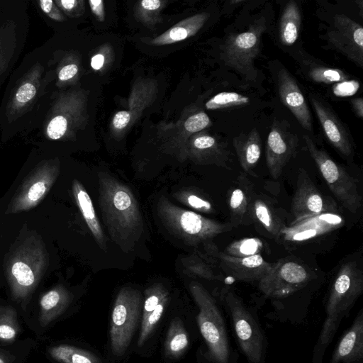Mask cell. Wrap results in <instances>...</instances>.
Instances as JSON below:
<instances>
[{"instance_id": "cell-21", "label": "cell", "mask_w": 363, "mask_h": 363, "mask_svg": "<svg viewBox=\"0 0 363 363\" xmlns=\"http://www.w3.org/2000/svg\"><path fill=\"white\" fill-rule=\"evenodd\" d=\"M253 194L250 184L245 181L232 187L228 192V204L230 223L233 227L249 225L252 222V202Z\"/></svg>"}, {"instance_id": "cell-19", "label": "cell", "mask_w": 363, "mask_h": 363, "mask_svg": "<svg viewBox=\"0 0 363 363\" xmlns=\"http://www.w3.org/2000/svg\"><path fill=\"white\" fill-rule=\"evenodd\" d=\"M310 99L326 138L340 153L350 156L353 152L349 135L333 111L314 96Z\"/></svg>"}, {"instance_id": "cell-15", "label": "cell", "mask_w": 363, "mask_h": 363, "mask_svg": "<svg viewBox=\"0 0 363 363\" xmlns=\"http://www.w3.org/2000/svg\"><path fill=\"white\" fill-rule=\"evenodd\" d=\"M291 209L295 218L294 221L320 215L336 212L333 203L329 202L320 192L303 169H300Z\"/></svg>"}, {"instance_id": "cell-22", "label": "cell", "mask_w": 363, "mask_h": 363, "mask_svg": "<svg viewBox=\"0 0 363 363\" xmlns=\"http://www.w3.org/2000/svg\"><path fill=\"white\" fill-rule=\"evenodd\" d=\"M251 211L252 222L262 227L272 238H281V231L286 225L267 198L261 195L254 196Z\"/></svg>"}, {"instance_id": "cell-2", "label": "cell", "mask_w": 363, "mask_h": 363, "mask_svg": "<svg viewBox=\"0 0 363 363\" xmlns=\"http://www.w3.org/2000/svg\"><path fill=\"white\" fill-rule=\"evenodd\" d=\"M363 290V275L355 262L344 263L338 269L328 297L326 318L314 350L317 360L332 342L342 320L347 315Z\"/></svg>"}, {"instance_id": "cell-3", "label": "cell", "mask_w": 363, "mask_h": 363, "mask_svg": "<svg viewBox=\"0 0 363 363\" xmlns=\"http://www.w3.org/2000/svg\"><path fill=\"white\" fill-rule=\"evenodd\" d=\"M48 253L40 237L29 234L16 242L6 262V277L17 297L28 294L48 265Z\"/></svg>"}, {"instance_id": "cell-7", "label": "cell", "mask_w": 363, "mask_h": 363, "mask_svg": "<svg viewBox=\"0 0 363 363\" xmlns=\"http://www.w3.org/2000/svg\"><path fill=\"white\" fill-rule=\"evenodd\" d=\"M223 300L227 306L240 347L249 363H263L264 337L255 317L234 291L225 289Z\"/></svg>"}, {"instance_id": "cell-12", "label": "cell", "mask_w": 363, "mask_h": 363, "mask_svg": "<svg viewBox=\"0 0 363 363\" xmlns=\"http://www.w3.org/2000/svg\"><path fill=\"white\" fill-rule=\"evenodd\" d=\"M298 138L285 121H274L266 143V162L270 174L278 179L295 153Z\"/></svg>"}, {"instance_id": "cell-31", "label": "cell", "mask_w": 363, "mask_h": 363, "mask_svg": "<svg viewBox=\"0 0 363 363\" xmlns=\"http://www.w3.org/2000/svg\"><path fill=\"white\" fill-rule=\"evenodd\" d=\"M263 248L262 242L257 238H245L230 243L223 252L237 257L259 255Z\"/></svg>"}, {"instance_id": "cell-40", "label": "cell", "mask_w": 363, "mask_h": 363, "mask_svg": "<svg viewBox=\"0 0 363 363\" xmlns=\"http://www.w3.org/2000/svg\"><path fill=\"white\" fill-rule=\"evenodd\" d=\"M78 72V67L75 64H68L63 66L58 72L60 81L65 82L73 78Z\"/></svg>"}, {"instance_id": "cell-28", "label": "cell", "mask_w": 363, "mask_h": 363, "mask_svg": "<svg viewBox=\"0 0 363 363\" xmlns=\"http://www.w3.org/2000/svg\"><path fill=\"white\" fill-rule=\"evenodd\" d=\"M301 16L299 8L294 1L288 2L284 9L279 24V35L283 44H294L299 34Z\"/></svg>"}, {"instance_id": "cell-45", "label": "cell", "mask_w": 363, "mask_h": 363, "mask_svg": "<svg viewBox=\"0 0 363 363\" xmlns=\"http://www.w3.org/2000/svg\"><path fill=\"white\" fill-rule=\"evenodd\" d=\"M55 2L66 12H69L73 10L78 4V1L76 0H60Z\"/></svg>"}, {"instance_id": "cell-37", "label": "cell", "mask_w": 363, "mask_h": 363, "mask_svg": "<svg viewBox=\"0 0 363 363\" xmlns=\"http://www.w3.org/2000/svg\"><path fill=\"white\" fill-rule=\"evenodd\" d=\"M359 83L354 79H347L334 84L333 94L337 96H350L357 93Z\"/></svg>"}, {"instance_id": "cell-8", "label": "cell", "mask_w": 363, "mask_h": 363, "mask_svg": "<svg viewBox=\"0 0 363 363\" xmlns=\"http://www.w3.org/2000/svg\"><path fill=\"white\" fill-rule=\"evenodd\" d=\"M303 139L332 193L348 211L356 213L362 206V196L355 179L326 152L319 149L308 135H303Z\"/></svg>"}, {"instance_id": "cell-10", "label": "cell", "mask_w": 363, "mask_h": 363, "mask_svg": "<svg viewBox=\"0 0 363 363\" xmlns=\"http://www.w3.org/2000/svg\"><path fill=\"white\" fill-rule=\"evenodd\" d=\"M59 172V164L54 160L39 164L20 186L8 205L6 213H18L35 208L51 189Z\"/></svg>"}, {"instance_id": "cell-5", "label": "cell", "mask_w": 363, "mask_h": 363, "mask_svg": "<svg viewBox=\"0 0 363 363\" xmlns=\"http://www.w3.org/2000/svg\"><path fill=\"white\" fill-rule=\"evenodd\" d=\"M198 307V326L206 345V358L212 363H229L230 347L223 317L216 300L199 283L189 284Z\"/></svg>"}, {"instance_id": "cell-43", "label": "cell", "mask_w": 363, "mask_h": 363, "mask_svg": "<svg viewBox=\"0 0 363 363\" xmlns=\"http://www.w3.org/2000/svg\"><path fill=\"white\" fill-rule=\"evenodd\" d=\"M16 336L15 330L9 325H0V338L4 340H11Z\"/></svg>"}, {"instance_id": "cell-41", "label": "cell", "mask_w": 363, "mask_h": 363, "mask_svg": "<svg viewBox=\"0 0 363 363\" xmlns=\"http://www.w3.org/2000/svg\"><path fill=\"white\" fill-rule=\"evenodd\" d=\"M130 120V113L126 111H121L115 114L113 118V125L116 129H123L128 124Z\"/></svg>"}, {"instance_id": "cell-25", "label": "cell", "mask_w": 363, "mask_h": 363, "mask_svg": "<svg viewBox=\"0 0 363 363\" xmlns=\"http://www.w3.org/2000/svg\"><path fill=\"white\" fill-rule=\"evenodd\" d=\"M190 339L183 320L174 317L170 320L164 342V356L167 360L181 358L189 347Z\"/></svg>"}, {"instance_id": "cell-33", "label": "cell", "mask_w": 363, "mask_h": 363, "mask_svg": "<svg viewBox=\"0 0 363 363\" xmlns=\"http://www.w3.org/2000/svg\"><path fill=\"white\" fill-rule=\"evenodd\" d=\"M308 76L315 82L327 84L348 79V76L340 69L320 66L311 67Z\"/></svg>"}, {"instance_id": "cell-39", "label": "cell", "mask_w": 363, "mask_h": 363, "mask_svg": "<svg viewBox=\"0 0 363 363\" xmlns=\"http://www.w3.org/2000/svg\"><path fill=\"white\" fill-rule=\"evenodd\" d=\"M194 146L199 150H219L216 139L210 135L197 137L194 141Z\"/></svg>"}, {"instance_id": "cell-34", "label": "cell", "mask_w": 363, "mask_h": 363, "mask_svg": "<svg viewBox=\"0 0 363 363\" xmlns=\"http://www.w3.org/2000/svg\"><path fill=\"white\" fill-rule=\"evenodd\" d=\"M179 199L184 203L199 211L211 213L213 211L211 203L198 194L189 191L182 192L179 195Z\"/></svg>"}, {"instance_id": "cell-6", "label": "cell", "mask_w": 363, "mask_h": 363, "mask_svg": "<svg viewBox=\"0 0 363 363\" xmlns=\"http://www.w3.org/2000/svg\"><path fill=\"white\" fill-rule=\"evenodd\" d=\"M143 295L131 286L117 293L111 309L108 330V348L115 359L123 357L129 349L140 323Z\"/></svg>"}, {"instance_id": "cell-49", "label": "cell", "mask_w": 363, "mask_h": 363, "mask_svg": "<svg viewBox=\"0 0 363 363\" xmlns=\"http://www.w3.org/2000/svg\"><path fill=\"white\" fill-rule=\"evenodd\" d=\"M0 363H4V361L0 358Z\"/></svg>"}, {"instance_id": "cell-44", "label": "cell", "mask_w": 363, "mask_h": 363, "mask_svg": "<svg viewBox=\"0 0 363 363\" xmlns=\"http://www.w3.org/2000/svg\"><path fill=\"white\" fill-rule=\"evenodd\" d=\"M162 2L159 0H143L140 2L142 7L148 11H155L159 9Z\"/></svg>"}, {"instance_id": "cell-17", "label": "cell", "mask_w": 363, "mask_h": 363, "mask_svg": "<svg viewBox=\"0 0 363 363\" xmlns=\"http://www.w3.org/2000/svg\"><path fill=\"white\" fill-rule=\"evenodd\" d=\"M215 255L221 269L239 281H259L273 265V263L267 262L260 254L237 257L217 251Z\"/></svg>"}, {"instance_id": "cell-24", "label": "cell", "mask_w": 363, "mask_h": 363, "mask_svg": "<svg viewBox=\"0 0 363 363\" xmlns=\"http://www.w3.org/2000/svg\"><path fill=\"white\" fill-rule=\"evenodd\" d=\"M233 146L243 170L251 174L260 156L262 140L256 128L248 133H242L233 139Z\"/></svg>"}, {"instance_id": "cell-16", "label": "cell", "mask_w": 363, "mask_h": 363, "mask_svg": "<svg viewBox=\"0 0 363 363\" xmlns=\"http://www.w3.org/2000/svg\"><path fill=\"white\" fill-rule=\"evenodd\" d=\"M342 222V216L336 212L321 213L294 221L282 230L281 238L291 242L308 240L339 228Z\"/></svg>"}, {"instance_id": "cell-23", "label": "cell", "mask_w": 363, "mask_h": 363, "mask_svg": "<svg viewBox=\"0 0 363 363\" xmlns=\"http://www.w3.org/2000/svg\"><path fill=\"white\" fill-rule=\"evenodd\" d=\"M72 193L95 241L101 250H106V239L96 214L92 201L82 184L77 179L72 182Z\"/></svg>"}, {"instance_id": "cell-48", "label": "cell", "mask_w": 363, "mask_h": 363, "mask_svg": "<svg viewBox=\"0 0 363 363\" xmlns=\"http://www.w3.org/2000/svg\"><path fill=\"white\" fill-rule=\"evenodd\" d=\"M3 53V50L0 46V72L1 69H5V57Z\"/></svg>"}, {"instance_id": "cell-13", "label": "cell", "mask_w": 363, "mask_h": 363, "mask_svg": "<svg viewBox=\"0 0 363 363\" xmlns=\"http://www.w3.org/2000/svg\"><path fill=\"white\" fill-rule=\"evenodd\" d=\"M263 30L261 24H256L245 32L230 35L224 48L226 64L241 73L248 71L259 52Z\"/></svg>"}, {"instance_id": "cell-46", "label": "cell", "mask_w": 363, "mask_h": 363, "mask_svg": "<svg viewBox=\"0 0 363 363\" xmlns=\"http://www.w3.org/2000/svg\"><path fill=\"white\" fill-rule=\"evenodd\" d=\"M352 104L355 113L360 118L363 117V100L362 98H355L352 100Z\"/></svg>"}, {"instance_id": "cell-27", "label": "cell", "mask_w": 363, "mask_h": 363, "mask_svg": "<svg viewBox=\"0 0 363 363\" xmlns=\"http://www.w3.org/2000/svg\"><path fill=\"white\" fill-rule=\"evenodd\" d=\"M207 19L208 15L204 13L185 18L152 39L151 43L154 45H164L184 40L194 35Z\"/></svg>"}, {"instance_id": "cell-47", "label": "cell", "mask_w": 363, "mask_h": 363, "mask_svg": "<svg viewBox=\"0 0 363 363\" xmlns=\"http://www.w3.org/2000/svg\"><path fill=\"white\" fill-rule=\"evenodd\" d=\"M104 57L102 55L98 54L91 58V65L94 69H99L104 65Z\"/></svg>"}, {"instance_id": "cell-11", "label": "cell", "mask_w": 363, "mask_h": 363, "mask_svg": "<svg viewBox=\"0 0 363 363\" xmlns=\"http://www.w3.org/2000/svg\"><path fill=\"white\" fill-rule=\"evenodd\" d=\"M169 300V292L162 283H155L145 290L137 340L138 348L146 346L156 334Z\"/></svg>"}, {"instance_id": "cell-30", "label": "cell", "mask_w": 363, "mask_h": 363, "mask_svg": "<svg viewBox=\"0 0 363 363\" xmlns=\"http://www.w3.org/2000/svg\"><path fill=\"white\" fill-rule=\"evenodd\" d=\"M72 300L71 293L62 286H56L45 294L40 299V306L43 311H49L57 308H64Z\"/></svg>"}, {"instance_id": "cell-26", "label": "cell", "mask_w": 363, "mask_h": 363, "mask_svg": "<svg viewBox=\"0 0 363 363\" xmlns=\"http://www.w3.org/2000/svg\"><path fill=\"white\" fill-rule=\"evenodd\" d=\"M43 68L35 65L25 76L15 91L9 105L10 113H18L27 107L36 96Z\"/></svg>"}, {"instance_id": "cell-1", "label": "cell", "mask_w": 363, "mask_h": 363, "mask_svg": "<svg viewBox=\"0 0 363 363\" xmlns=\"http://www.w3.org/2000/svg\"><path fill=\"white\" fill-rule=\"evenodd\" d=\"M99 177V204L104 225L112 240L128 251L144 230L138 203L127 185L106 174Z\"/></svg>"}, {"instance_id": "cell-29", "label": "cell", "mask_w": 363, "mask_h": 363, "mask_svg": "<svg viewBox=\"0 0 363 363\" xmlns=\"http://www.w3.org/2000/svg\"><path fill=\"white\" fill-rule=\"evenodd\" d=\"M50 353L60 363H106L99 354L93 351L69 345L53 347Z\"/></svg>"}, {"instance_id": "cell-14", "label": "cell", "mask_w": 363, "mask_h": 363, "mask_svg": "<svg viewBox=\"0 0 363 363\" xmlns=\"http://www.w3.org/2000/svg\"><path fill=\"white\" fill-rule=\"evenodd\" d=\"M328 40L337 50L342 53L360 67L363 64V28L343 14H337Z\"/></svg>"}, {"instance_id": "cell-36", "label": "cell", "mask_w": 363, "mask_h": 363, "mask_svg": "<svg viewBox=\"0 0 363 363\" xmlns=\"http://www.w3.org/2000/svg\"><path fill=\"white\" fill-rule=\"evenodd\" d=\"M191 274L208 279L213 280L217 279L212 269L208 264L199 259H194L190 262L187 267Z\"/></svg>"}, {"instance_id": "cell-38", "label": "cell", "mask_w": 363, "mask_h": 363, "mask_svg": "<svg viewBox=\"0 0 363 363\" xmlns=\"http://www.w3.org/2000/svg\"><path fill=\"white\" fill-rule=\"evenodd\" d=\"M42 11L50 18L56 21H62L65 18L60 12L57 5L52 0H43L38 1Z\"/></svg>"}, {"instance_id": "cell-20", "label": "cell", "mask_w": 363, "mask_h": 363, "mask_svg": "<svg viewBox=\"0 0 363 363\" xmlns=\"http://www.w3.org/2000/svg\"><path fill=\"white\" fill-rule=\"evenodd\" d=\"M363 357V312L342 336L330 363H355Z\"/></svg>"}, {"instance_id": "cell-9", "label": "cell", "mask_w": 363, "mask_h": 363, "mask_svg": "<svg viewBox=\"0 0 363 363\" xmlns=\"http://www.w3.org/2000/svg\"><path fill=\"white\" fill-rule=\"evenodd\" d=\"M311 279L312 274L305 264L284 258L273 263L258 281V288L267 297L285 298L305 287Z\"/></svg>"}, {"instance_id": "cell-35", "label": "cell", "mask_w": 363, "mask_h": 363, "mask_svg": "<svg viewBox=\"0 0 363 363\" xmlns=\"http://www.w3.org/2000/svg\"><path fill=\"white\" fill-rule=\"evenodd\" d=\"M210 125V118L204 112H199L189 117L184 123L185 129L190 133L200 131Z\"/></svg>"}, {"instance_id": "cell-42", "label": "cell", "mask_w": 363, "mask_h": 363, "mask_svg": "<svg viewBox=\"0 0 363 363\" xmlns=\"http://www.w3.org/2000/svg\"><path fill=\"white\" fill-rule=\"evenodd\" d=\"M89 4L92 13L99 21L104 20V2L101 0H90Z\"/></svg>"}, {"instance_id": "cell-4", "label": "cell", "mask_w": 363, "mask_h": 363, "mask_svg": "<svg viewBox=\"0 0 363 363\" xmlns=\"http://www.w3.org/2000/svg\"><path fill=\"white\" fill-rule=\"evenodd\" d=\"M157 210L163 225L191 245L208 241L233 228L230 223H220L182 208L163 196L159 199Z\"/></svg>"}, {"instance_id": "cell-18", "label": "cell", "mask_w": 363, "mask_h": 363, "mask_svg": "<svg viewBox=\"0 0 363 363\" xmlns=\"http://www.w3.org/2000/svg\"><path fill=\"white\" fill-rule=\"evenodd\" d=\"M278 91L283 104L306 130L313 131L311 112L295 79L282 68L278 73Z\"/></svg>"}, {"instance_id": "cell-32", "label": "cell", "mask_w": 363, "mask_h": 363, "mask_svg": "<svg viewBox=\"0 0 363 363\" xmlns=\"http://www.w3.org/2000/svg\"><path fill=\"white\" fill-rule=\"evenodd\" d=\"M250 102L248 96L236 93L224 91L218 93L206 103L208 110L226 108L247 104Z\"/></svg>"}]
</instances>
